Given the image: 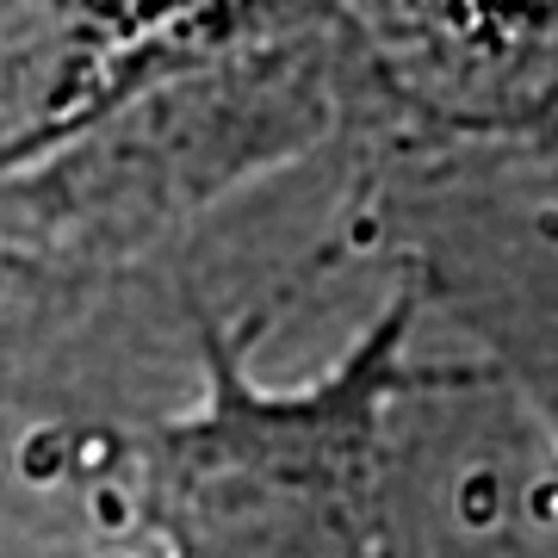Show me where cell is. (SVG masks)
Segmentation results:
<instances>
[{
	"label": "cell",
	"mask_w": 558,
	"mask_h": 558,
	"mask_svg": "<svg viewBox=\"0 0 558 558\" xmlns=\"http://www.w3.org/2000/svg\"><path fill=\"white\" fill-rule=\"evenodd\" d=\"M410 304L311 398H260L218 336L211 403L149 435L143 509L174 558H366V478L385 391L403 385Z\"/></svg>",
	"instance_id": "1"
},
{
	"label": "cell",
	"mask_w": 558,
	"mask_h": 558,
	"mask_svg": "<svg viewBox=\"0 0 558 558\" xmlns=\"http://www.w3.org/2000/svg\"><path fill=\"white\" fill-rule=\"evenodd\" d=\"M478 7H509V0H478Z\"/></svg>",
	"instance_id": "2"
}]
</instances>
